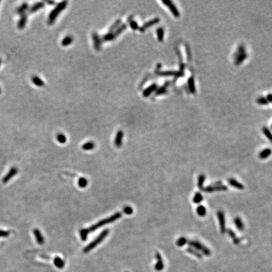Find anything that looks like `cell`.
<instances>
[{"label": "cell", "mask_w": 272, "mask_h": 272, "mask_svg": "<svg viewBox=\"0 0 272 272\" xmlns=\"http://www.w3.org/2000/svg\"><path fill=\"white\" fill-rule=\"evenodd\" d=\"M121 216H122V214H121L120 212H117V213L114 214V215L109 217L108 218H105V219H103L102 220V221H99L97 224L93 225L92 226L88 228V229H81V230L80 231V236H81V239L83 241L86 240L87 239L88 235L89 233L93 232V231H95V230H97V229H99L100 227H102L103 226L114 222V221H117V219L120 218Z\"/></svg>", "instance_id": "6da1fadb"}, {"label": "cell", "mask_w": 272, "mask_h": 272, "mask_svg": "<svg viewBox=\"0 0 272 272\" xmlns=\"http://www.w3.org/2000/svg\"><path fill=\"white\" fill-rule=\"evenodd\" d=\"M108 234H109V230L108 229H105V230L103 231L95 240L93 241L92 243H89L87 246H86L83 249V252L84 253H88L90 251H92V249H93L94 248L98 246L99 244L101 243L105 239V238L107 236Z\"/></svg>", "instance_id": "7a4b0ae2"}, {"label": "cell", "mask_w": 272, "mask_h": 272, "mask_svg": "<svg viewBox=\"0 0 272 272\" xmlns=\"http://www.w3.org/2000/svg\"><path fill=\"white\" fill-rule=\"evenodd\" d=\"M67 1H64L62 2L59 3L57 5L55 8L53 10L52 12L50 13L49 16V20H48V23L49 25H52L53 23L54 22L55 20L56 19L58 15L62 12V10L67 7Z\"/></svg>", "instance_id": "3957f363"}, {"label": "cell", "mask_w": 272, "mask_h": 272, "mask_svg": "<svg viewBox=\"0 0 272 272\" xmlns=\"http://www.w3.org/2000/svg\"><path fill=\"white\" fill-rule=\"evenodd\" d=\"M162 2L170 10L171 12L173 13V15H174V17H176V18L180 17V12H179L178 8L176 7V6L174 5V4L172 1H169V0H165V1H162Z\"/></svg>", "instance_id": "277c9868"}, {"label": "cell", "mask_w": 272, "mask_h": 272, "mask_svg": "<svg viewBox=\"0 0 272 272\" xmlns=\"http://www.w3.org/2000/svg\"><path fill=\"white\" fill-rule=\"evenodd\" d=\"M18 173V169L17 168L13 167L10 169V171H8V173L6 174L5 177L3 178V183H7L9 182L10 180H12L13 178V177L15 175H16Z\"/></svg>", "instance_id": "5b68a950"}, {"label": "cell", "mask_w": 272, "mask_h": 272, "mask_svg": "<svg viewBox=\"0 0 272 272\" xmlns=\"http://www.w3.org/2000/svg\"><path fill=\"white\" fill-rule=\"evenodd\" d=\"M159 21H160L159 18H154V19L151 20H150V21L147 22V23H144V25H143L142 27L140 29V31L142 32H144V31H145L146 29H148V28L151 27V26H152L153 25H154L155 24H157V23H158L159 22Z\"/></svg>", "instance_id": "8992f818"}, {"label": "cell", "mask_w": 272, "mask_h": 272, "mask_svg": "<svg viewBox=\"0 0 272 272\" xmlns=\"http://www.w3.org/2000/svg\"><path fill=\"white\" fill-rule=\"evenodd\" d=\"M217 215L218 221H219L221 232L222 233H224V232H226V228H225V218L224 213L222 211H218L217 213Z\"/></svg>", "instance_id": "52a82bcc"}, {"label": "cell", "mask_w": 272, "mask_h": 272, "mask_svg": "<svg viewBox=\"0 0 272 272\" xmlns=\"http://www.w3.org/2000/svg\"><path fill=\"white\" fill-rule=\"evenodd\" d=\"M124 137V132L122 130H119L116 134L115 139V145L117 147H120L122 145V141Z\"/></svg>", "instance_id": "ba28073f"}, {"label": "cell", "mask_w": 272, "mask_h": 272, "mask_svg": "<svg viewBox=\"0 0 272 272\" xmlns=\"http://www.w3.org/2000/svg\"><path fill=\"white\" fill-rule=\"evenodd\" d=\"M189 244H190V246H192L193 247H195V248H196V249H200V250H202L203 252L205 253V254H210V251H209V249H207V248H205L204 246H203L200 243H199V242L190 241Z\"/></svg>", "instance_id": "9c48e42d"}, {"label": "cell", "mask_w": 272, "mask_h": 272, "mask_svg": "<svg viewBox=\"0 0 272 272\" xmlns=\"http://www.w3.org/2000/svg\"><path fill=\"white\" fill-rule=\"evenodd\" d=\"M227 189V188L225 186H222V185H217V184L216 183L215 186H209L207 188H205L203 190H204L205 192H212V191H219V190H226Z\"/></svg>", "instance_id": "30bf717a"}, {"label": "cell", "mask_w": 272, "mask_h": 272, "mask_svg": "<svg viewBox=\"0 0 272 272\" xmlns=\"http://www.w3.org/2000/svg\"><path fill=\"white\" fill-rule=\"evenodd\" d=\"M45 4L44 2H38L36 3L29 8V13H35V12H37V11L40 10V9L43 8L44 7Z\"/></svg>", "instance_id": "8fae6325"}, {"label": "cell", "mask_w": 272, "mask_h": 272, "mask_svg": "<svg viewBox=\"0 0 272 272\" xmlns=\"http://www.w3.org/2000/svg\"><path fill=\"white\" fill-rule=\"evenodd\" d=\"M156 258L157 260H158V263L155 265V270H157V271H161L163 269L164 265H163L161 256L160 255V254L158 252H156Z\"/></svg>", "instance_id": "7c38bea8"}, {"label": "cell", "mask_w": 272, "mask_h": 272, "mask_svg": "<svg viewBox=\"0 0 272 272\" xmlns=\"http://www.w3.org/2000/svg\"><path fill=\"white\" fill-rule=\"evenodd\" d=\"M34 234L39 244L42 245L44 243V239L43 236H42L41 232L38 229H34Z\"/></svg>", "instance_id": "4fadbf2b"}, {"label": "cell", "mask_w": 272, "mask_h": 272, "mask_svg": "<svg viewBox=\"0 0 272 272\" xmlns=\"http://www.w3.org/2000/svg\"><path fill=\"white\" fill-rule=\"evenodd\" d=\"M27 22V15L26 13L20 15L19 21L18 22V28L19 29H24Z\"/></svg>", "instance_id": "5bb4252c"}, {"label": "cell", "mask_w": 272, "mask_h": 272, "mask_svg": "<svg viewBox=\"0 0 272 272\" xmlns=\"http://www.w3.org/2000/svg\"><path fill=\"white\" fill-rule=\"evenodd\" d=\"M93 42H94V45H95V48L97 51H99L101 47V44H102V40L100 38L99 35L96 33L93 34Z\"/></svg>", "instance_id": "9a60e30c"}, {"label": "cell", "mask_w": 272, "mask_h": 272, "mask_svg": "<svg viewBox=\"0 0 272 272\" xmlns=\"http://www.w3.org/2000/svg\"><path fill=\"white\" fill-rule=\"evenodd\" d=\"M188 88H189L190 92L191 93L195 94L196 93V88L195 84V79L193 76H191L189 79H188Z\"/></svg>", "instance_id": "2e32d148"}, {"label": "cell", "mask_w": 272, "mask_h": 272, "mask_svg": "<svg viewBox=\"0 0 272 272\" xmlns=\"http://www.w3.org/2000/svg\"><path fill=\"white\" fill-rule=\"evenodd\" d=\"M156 88H157V84H152V85L149 86L147 88H146L145 90L143 92V95H144L145 97H149V96L152 93H153L154 91L156 90Z\"/></svg>", "instance_id": "e0dca14e"}, {"label": "cell", "mask_w": 272, "mask_h": 272, "mask_svg": "<svg viewBox=\"0 0 272 272\" xmlns=\"http://www.w3.org/2000/svg\"><path fill=\"white\" fill-rule=\"evenodd\" d=\"M234 57H235V64L236 66H239L241 63H243L244 61L248 57V54L246 53H244V54L235 56Z\"/></svg>", "instance_id": "ac0fdd59"}, {"label": "cell", "mask_w": 272, "mask_h": 272, "mask_svg": "<svg viewBox=\"0 0 272 272\" xmlns=\"http://www.w3.org/2000/svg\"><path fill=\"white\" fill-rule=\"evenodd\" d=\"M29 9V4L27 3H24L22 5H20L18 8L17 9L16 12L17 14H19V15H22L24 14L25 12Z\"/></svg>", "instance_id": "d6986e66"}, {"label": "cell", "mask_w": 272, "mask_h": 272, "mask_svg": "<svg viewBox=\"0 0 272 272\" xmlns=\"http://www.w3.org/2000/svg\"><path fill=\"white\" fill-rule=\"evenodd\" d=\"M54 263L55 266H56L57 268H60V269L63 268L64 265H65V263H64V261L62 260L61 258L58 257V256L56 257L54 259Z\"/></svg>", "instance_id": "ffe728a7"}, {"label": "cell", "mask_w": 272, "mask_h": 272, "mask_svg": "<svg viewBox=\"0 0 272 272\" xmlns=\"http://www.w3.org/2000/svg\"><path fill=\"white\" fill-rule=\"evenodd\" d=\"M228 182H229V183L230 184L231 186L235 187V188H237V189L241 190L244 188L243 185H242V184L239 183L238 182H237V181L236 180H234V179H229V181H228Z\"/></svg>", "instance_id": "44dd1931"}, {"label": "cell", "mask_w": 272, "mask_h": 272, "mask_svg": "<svg viewBox=\"0 0 272 272\" xmlns=\"http://www.w3.org/2000/svg\"><path fill=\"white\" fill-rule=\"evenodd\" d=\"M32 80L33 83H34V84H35L36 86H39V87H42V86H44V81H42L40 78H39L38 76H33Z\"/></svg>", "instance_id": "7402d4cb"}, {"label": "cell", "mask_w": 272, "mask_h": 272, "mask_svg": "<svg viewBox=\"0 0 272 272\" xmlns=\"http://www.w3.org/2000/svg\"><path fill=\"white\" fill-rule=\"evenodd\" d=\"M271 151L270 149H265L264 150H263L262 152L259 153V157L260 159H265L267 158L271 154Z\"/></svg>", "instance_id": "603a6c76"}, {"label": "cell", "mask_w": 272, "mask_h": 272, "mask_svg": "<svg viewBox=\"0 0 272 272\" xmlns=\"http://www.w3.org/2000/svg\"><path fill=\"white\" fill-rule=\"evenodd\" d=\"M169 82H166V83H165V84L163 86V87H161L160 88H159L158 90L156 92V95H163V94L166 93H167V89H166V88H167V86L169 85Z\"/></svg>", "instance_id": "cb8c5ba5"}, {"label": "cell", "mask_w": 272, "mask_h": 272, "mask_svg": "<svg viewBox=\"0 0 272 272\" xmlns=\"http://www.w3.org/2000/svg\"><path fill=\"white\" fill-rule=\"evenodd\" d=\"M159 75L162 76H176L177 72L173 71H159L158 73Z\"/></svg>", "instance_id": "d4e9b609"}, {"label": "cell", "mask_w": 272, "mask_h": 272, "mask_svg": "<svg viewBox=\"0 0 272 272\" xmlns=\"http://www.w3.org/2000/svg\"><path fill=\"white\" fill-rule=\"evenodd\" d=\"M157 35H158V39L159 41H163L164 35V29H163V27H159L157 29Z\"/></svg>", "instance_id": "484cf974"}, {"label": "cell", "mask_w": 272, "mask_h": 272, "mask_svg": "<svg viewBox=\"0 0 272 272\" xmlns=\"http://www.w3.org/2000/svg\"><path fill=\"white\" fill-rule=\"evenodd\" d=\"M95 147V144L93 142H86L85 144H84L82 146L83 149L86 151H89L92 150L93 149H94Z\"/></svg>", "instance_id": "4316f807"}, {"label": "cell", "mask_w": 272, "mask_h": 272, "mask_svg": "<svg viewBox=\"0 0 272 272\" xmlns=\"http://www.w3.org/2000/svg\"><path fill=\"white\" fill-rule=\"evenodd\" d=\"M127 29V25L125 24H123L122 25H120L119 27L117 28V29L115 31V32H113L115 36V37H117L118 35H120V34L122 33V32H123L124 30H125V29Z\"/></svg>", "instance_id": "83f0119b"}, {"label": "cell", "mask_w": 272, "mask_h": 272, "mask_svg": "<svg viewBox=\"0 0 272 272\" xmlns=\"http://www.w3.org/2000/svg\"><path fill=\"white\" fill-rule=\"evenodd\" d=\"M73 39L71 36H67L66 37H65L62 41V45L63 46H67L73 42Z\"/></svg>", "instance_id": "f1b7e54d"}, {"label": "cell", "mask_w": 272, "mask_h": 272, "mask_svg": "<svg viewBox=\"0 0 272 272\" xmlns=\"http://www.w3.org/2000/svg\"><path fill=\"white\" fill-rule=\"evenodd\" d=\"M234 223H235L236 226V227L239 229V230H243V227H244V225H243V222H242V221L241 220L240 218H239V217L236 218L235 220H234Z\"/></svg>", "instance_id": "f546056e"}, {"label": "cell", "mask_w": 272, "mask_h": 272, "mask_svg": "<svg viewBox=\"0 0 272 272\" xmlns=\"http://www.w3.org/2000/svg\"><path fill=\"white\" fill-rule=\"evenodd\" d=\"M244 53H246V48H245L244 45H240L238 47V48H237V51H236V52L234 54V57L239 56V55L244 54Z\"/></svg>", "instance_id": "4dcf8cb0"}, {"label": "cell", "mask_w": 272, "mask_h": 272, "mask_svg": "<svg viewBox=\"0 0 272 272\" xmlns=\"http://www.w3.org/2000/svg\"><path fill=\"white\" fill-rule=\"evenodd\" d=\"M263 133L265 134L266 137L270 140V142H272V134L271 132V131L266 127H264L263 128Z\"/></svg>", "instance_id": "1f68e13d"}, {"label": "cell", "mask_w": 272, "mask_h": 272, "mask_svg": "<svg viewBox=\"0 0 272 272\" xmlns=\"http://www.w3.org/2000/svg\"><path fill=\"white\" fill-rule=\"evenodd\" d=\"M115 38V36L114 33L109 32L108 34L103 36L102 39H103V41H110V40H114Z\"/></svg>", "instance_id": "d6a6232c"}, {"label": "cell", "mask_w": 272, "mask_h": 272, "mask_svg": "<svg viewBox=\"0 0 272 272\" xmlns=\"http://www.w3.org/2000/svg\"><path fill=\"white\" fill-rule=\"evenodd\" d=\"M205 175L204 174H200L199 177V182H198V186L199 189L201 190H204L203 188V185H204V180H205Z\"/></svg>", "instance_id": "836d02e7"}, {"label": "cell", "mask_w": 272, "mask_h": 272, "mask_svg": "<svg viewBox=\"0 0 272 272\" xmlns=\"http://www.w3.org/2000/svg\"><path fill=\"white\" fill-rule=\"evenodd\" d=\"M88 185V181L84 178H81L78 180V185L81 188H85Z\"/></svg>", "instance_id": "e575fe53"}, {"label": "cell", "mask_w": 272, "mask_h": 272, "mask_svg": "<svg viewBox=\"0 0 272 272\" xmlns=\"http://www.w3.org/2000/svg\"><path fill=\"white\" fill-rule=\"evenodd\" d=\"M57 139L58 142H60L61 144H64V143L66 142V141H67L66 137L64 136L63 134H61V133L58 134L57 136Z\"/></svg>", "instance_id": "d590c367"}, {"label": "cell", "mask_w": 272, "mask_h": 272, "mask_svg": "<svg viewBox=\"0 0 272 272\" xmlns=\"http://www.w3.org/2000/svg\"><path fill=\"white\" fill-rule=\"evenodd\" d=\"M196 212L200 216H204L206 214V209L203 205H200L196 209Z\"/></svg>", "instance_id": "8d00e7d4"}, {"label": "cell", "mask_w": 272, "mask_h": 272, "mask_svg": "<svg viewBox=\"0 0 272 272\" xmlns=\"http://www.w3.org/2000/svg\"><path fill=\"white\" fill-rule=\"evenodd\" d=\"M203 200V196L201 193H196L195 195L194 198H193V202L195 204H199Z\"/></svg>", "instance_id": "74e56055"}, {"label": "cell", "mask_w": 272, "mask_h": 272, "mask_svg": "<svg viewBox=\"0 0 272 272\" xmlns=\"http://www.w3.org/2000/svg\"><path fill=\"white\" fill-rule=\"evenodd\" d=\"M256 102L259 105H267L269 103L266 98L265 97H259L256 100Z\"/></svg>", "instance_id": "f35d334b"}, {"label": "cell", "mask_w": 272, "mask_h": 272, "mask_svg": "<svg viewBox=\"0 0 272 272\" xmlns=\"http://www.w3.org/2000/svg\"><path fill=\"white\" fill-rule=\"evenodd\" d=\"M227 232H228V234H229V235L230 236L234 239V243H235V244L239 243V240L238 239H237V237H236L235 234L234 233L233 231L230 230V229H229V230H227Z\"/></svg>", "instance_id": "ab89813d"}, {"label": "cell", "mask_w": 272, "mask_h": 272, "mask_svg": "<svg viewBox=\"0 0 272 272\" xmlns=\"http://www.w3.org/2000/svg\"><path fill=\"white\" fill-rule=\"evenodd\" d=\"M121 23V21L120 20H118L117 21H116L115 22L114 24L111 25V26L110 27V33H113V32L116 29V28L118 27V26L120 25V23Z\"/></svg>", "instance_id": "60d3db41"}, {"label": "cell", "mask_w": 272, "mask_h": 272, "mask_svg": "<svg viewBox=\"0 0 272 272\" xmlns=\"http://www.w3.org/2000/svg\"><path fill=\"white\" fill-rule=\"evenodd\" d=\"M123 212L125 214H126L127 215H130L133 213V209L129 206H126V207L124 208Z\"/></svg>", "instance_id": "b9f144b4"}, {"label": "cell", "mask_w": 272, "mask_h": 272, "mask_svg": "<svg viewBox=\"0 0 272 272\" xmlns=\"http://www.w3.org/2000/svg\"><path fill=\"white\" fill-rule=\"evenodd\" d=\"M186 243V239L185 237H180V239H178L177 241V244L178 246H183Z\"/></svg>", "instance_id": "7bdbcfd3"}, {"label": "cell", "mask_w": 272, "mask_h": 272, "mask_svg": "<svg viewBox=\"0 0 272 272\" xmlns=\"http://www.w3.org/2000/svg\"><path fill=\"white\" fill-rule=\"evenodd\" d=\"M129 22H130V27H131L133 30L138 29V28H139V26H138L137 23L136 22H135L134 20H132L131 21Z\"/></svg>", "instance_id": "ee69618b"}, {"label": "cell", "mask_w": 272, "mask_h": 272, "mask_svg": "<svg viewBox=\"0 0 272 272\" xmlns=\"http://www.w3.org/2000/svg\"><path fill=\"white\" fill-rule=\"evenodd\" d=\"M10 234L9 231L0 230V237H7L10 235Z\"/></svg>", "instance_id": "f6af8a7d"}, {"label": "cell", "mask_w": 272, "mask_h": 272, "mask_svg": "<svg viewBox=\"0 0 272 272\" xmlns=\"http://www.w3.org/2000/svg\"><path fill=\"white\" fill-rule=\"evenodd\" d=\"M266 99L268 102H271L272 103V94H268L266 97Z\"/></svg>", "instance_id": "bcb514c9"}, {"label": "cell", "mask_w": 272, "mask_h": 272, "mask_svg": "<svg viewBox=\"0 0 272 272\" xmlns=\"http://www.w3.org/2000/svg\"><path fill=\"white\" fill-rule=\"evenodd\" d=\"M47 3L49 4H51V5H53V4L55 3L54 1H47Z\"/></svg>", "instance_id": "7dc6e473"}, {"label": "cell", "mask_w": 272, "mask_h": 272, "mask_svg": "<svg viewBox=\"0 0 272 272\" xmlns=\"http://www.w3.org/2000/svg\"><path fill=\"white\" fill-rule=\"evenodd\" d=\"M1 60L0 59V65H1Z\"/></svg>", "instance_id": "c3c4849f"}, {"label": "cell", "mask_w": 272, "mask_h": 272, "mask_svg": "<svg viewBox=\"0 0 272 272\" xmlns=\"http://www.w3.org/2000/svg\"><path fill=\"white\" fill-rule=\"evenodd\" d=\"M1 88H0V94H1Z\"/></svg>", "instance_id": "681fc988"}, {"label": "cell", "mask_w": 272, "mask_h": 272, "mask_svg": "<svg viewBox=\"0 0 272 272\" xmlns=\"http://www.w3.org/2000/svg\"><path fill=\"white\" fill-rule=\"evenodd\" d=\"M271 129H272V125H271Z\"/></svg>", "instance_id": "f907efd6"}]
</instances>
